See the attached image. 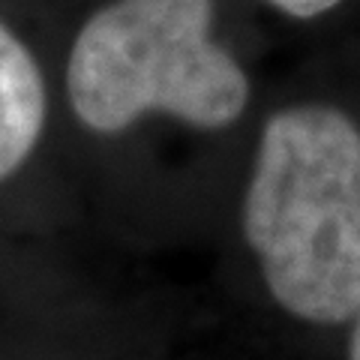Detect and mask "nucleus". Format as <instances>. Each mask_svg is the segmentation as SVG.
Wrapping results in <instances>:
<instances>
[{
  "instance_id": "obj_3",
  "label": "nucleus",
  "mask_w": 360,
  "mask_h": 360,
  "mask_svg": "<svg viewBox=\"0 0 360 360\" xmlns=\"http://www.w3.org/2000/svg\"><path fill=\"white\" fill-rule=\"evenodd\" d=\"M45 123V84L39 66L0 21V180L21 168Z\"/></svg>"
},
{
  "instance_id": "obj_5",
  "label": "nucleus",
  "mask_w": 360,
  "mask_h": 360,
  "mask_svg": "<svg viewBox=\"0 0 360 360\" xmlns=\"http://www.w3.org/2000/svg\"><path fill=\"white\" fill-rule=\"evenodd\" d=\"M348 360H360V319H357V328H354V336H352V348H348Z\"/></svg>"
},
{
  "instance_id": "obj_4",
  "label": "nucleus",
  "mask_w": 360,
  "mask_h": 360,
  "mask_svg": "<svg viewBox=\"0 0 360 360\" xmlns=\"http://www.w3.org/2000/svg\"><path fill=\"white\" fill-rule=\"evenodd\" d=\"M267 4L291 18H319L324 13H330L333 6H340L342 0H267Z\"/></svg>"
},
{
  "instance_id": "obj_2",
  "label": "nucleus",
  "mask_w": 360,
  "mask_h": 360,
  "mask_svg": "<svg viewBox=\"0 0 360 360\" xmlns=\"http://www.w3.org/2000/svg\"><path fill=\"white\" fill-rule=\"evenodd\" d=\"M213 0H111L78 30L66 90L78 120L120 132L150 111L231 127L250 103L240 63L210 39Z\"/></svg>"
},
{
  "instance_id": "obj_1",
  "label": "nucleus",
  "mask_w": 360,
  "mask_h": 360,
  "mask_svg": "<svg viewBox=\"0 0 360 360\" xmlns=\"http://www.w3.org/2000/svg\"><path fill=\"white\" fill-rule=\"evenodd\" d=\"M243 231L288 315L340 324L360 312V129L352 117L295 105L267 120Z\"/></svg>"
}]
</instances>
